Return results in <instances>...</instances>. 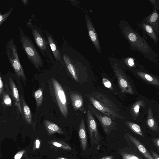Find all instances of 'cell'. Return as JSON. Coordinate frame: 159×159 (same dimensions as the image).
<instances>
[{"label": "cell", "mask_w": 159, "mask_h": 159, "mask_svg": "<svg viewBox=\"0 0 159 159\" xmlns=\"http://www.w3.org/2000/svg\"><path fill=\"white\" fill-rule=\"evenodd\" d=\"M79 135L81 146L84 151L86 150L87 145V139L83 118L81 120L79 125Z\"/></svg>", "instance_id": "obj_16"}, {"label": "cell", "mask_w": 159, "mask_h": 159, "mask_svg": "<svg viewBox=\"0 0 159 159\" xmlns=\"http://www.w3.org/2000/svg\"><path fill=\"white\" fill-rule=\"evenodd\" d=\"M121 33L128 41L130 49L140 53L146 58L156 65L159 64L158 54L153 50L145 38L134 30L125 20L118 23Z\"/></svg>", "instance_id": "obj_1"}, {"label": "cell", "mask_w": 159, "mask_h": 159, "mask_svg": "<svg viewBox=\"0 0 159 159\" xmlns=\"http://www.w3.org/2000/svg\"><path fill=\"white\" fill-rule=\"evenodd\" d=\"M4 92L3 83L2 78L0 76V97L2 95Z\"/></svg>", "instance_id": "obj_34"}, {"label": "cell", "mask_w": 159, "mask_h": 159, "mask_svg": "<svg viewBox=\"0 0 159 159\" xmlns=\"http://www.w3.org/2000/svg\"><path fill=\"white\" fill-rule=\"evenodd\" d=\"M137 25L142 30L143 33L150 38L155 45L157 46L159 40V35L153 28L148 23L143 20L139 23H137Z\"/></svg>", "instance_id": "obj_12"}, {"label": "cell", "mask_w": 159, "mask_h": 159, "mask_svg": "<svg viewBox=\"0 0 159 159\" xmlns=\"http://www.w3.org/2000/svg\"><path fill=\"white\" fill-rule=\"evenodd\" d=\"M21 1L23 3L25 6L27 5L28 1L27 0H21Z\"/></svg>", "instance_id": "obj_39"}, {"label": "cell", "mask_w": 159, "mask_h": 159, "mask_svg": "<svg viewBox=\"0 0 159 159\" xmlns=\"http://www.w3.org/2000/svg\"><path fill=\"white\" fill-rule=\"evenodd\" d=\"M47 38L49 45L55 59L61 61V54L53 38L50 35H47Z\"/></svg>", "instance_id": "obj_22"}, {"label": "cell", "mask_w": 159, "mask_h": 159, "mask_svg": "<svg viewBox=\"0 0 159 159\" xmlns=\"http://www.w3.org/2000/svg\"><path fill=\"white\" fill-rule=\"evenodd\" d=\"M49 143L53 146L66 150L69 151L71 149L70 147L65 142L60 140H52Z\"/></svg>", "instance_id": "obj_26"}, {"label": "cell", "mask_w": 159, "mask_h": 159, "mask_svg": "<svg viewBox=\"0 0 159 159\" xmlns=\"http://www.w3.org/2000/svg\"><path fill=\"white\" fill-rule=\"evenodd\" d=\"M70 98L72 107L75 111L81 109L84 106V100L82 96L80 94L71 93Z\"/></svg>", "instance_id": "obj_20"}, {"label": "cell", "mask_w": 159, "mask_h": 159, "mask_svg": "<svg viewBox=\"0 0 159 159\" xmlns=\"http://www.w3.org/2000/svg\"><path fill=\"white\" fill-rule=\"evenodd\" d=\"M13 7H11L5 14H2L0 12V26L7 19L13 10Z\"/></svg>", "instance_id": "obj_28"}, {"label": "cell", "mask_w": 159, "mask_h": 159, "mask_svg": "<svg viewBox=\"0 0 159 159\" xmlns=\"http://www.w3.org/2000/svg\"><path fill=\"white\" fill-rule=\"evenodd\" d=\"M145 105V102L143 100L139 99L132 105L130 108V112L134 120H135L138 116L140 108L144 107Z\"/></svg>", "instance_id": "obj_21"}, {"label": "cell", "mask_w": 159, "mask_h": 159, "mask_svg": "<svg viewBox=\"0 0 159 159\" xmlns=\"http://www.w3.org/2000/svg\"><path fill=\"white\" fill-rule=\"evenodd\" d=\"M6 54L16 75L24 80L26 77L18 56L17 48L13 38H11L6 44Z\"/></svg>", "instance_id": "obj_4"}, {"label": "cell", "mask_w": 159, "mask_h": 159, "mask_svg": "<svg viewBox=\"0 0 159 159\" xmlns=\"http://www.w3.org/2000/svg\"><path fill=\"white\" fill-rule=\"evenodd\" d=\"M89 110L101 123L105 133L109 134L112 129H115L116 123L108 116L101 112L89 104Z\"/></svg>", "instance_id": "obj_8"}, {"label": "cell", "mask_w": 159, "mask_h": 159, "mask_svg": "<svg viewBox=\"0 0 159 159\" xmlns=\"http://www.w3.org/2000/svg\"><path fill=\"white\" fill-rule=\"evenodd\" d=\"M119 63H122L131 70L137 68L139 65L136 62L135 60L130 57H124L119 60Z\"/></svg>", "instance_id": "obj_24"}, {"label": "cell", "mask_w": 159, "mask_h": 159, "mask_svg": "<svg viewBox=\"0 0 159 159\" xmlns=\"http://www.w3.org/2000/svg\"><path fill=\"white\" fill-rule=\"evenodd\" d=\"M24 152L25 151L22 150L17 153L15 156L14 159H20Z\"/></svg>", "instance_id": "obj_35"}, {"label": "cell", "mask_w": 159, "mask_h": 159, "mask_svg": "<svg viewBox=\"0 0 159 159\" xmlns=\"http://www.w3.org/2000/svg\"><path fill=\"white\" fill-rule=\"evenodd\" d=\"M57 159H69L64 158V157H59L57 158Z\"/></svg>", "instance_id": "obj_40"}, {"label": "cell", "mask_w": 159, "mask_h": 159, "mask_svg": "<svg viewBox=\"0 0 159 159\" xmlns=\"http://www.w3.org/2000/svg\"><path fill=\"white\" fill-rule=\"evenodd\" d=\"M127 134L129 140L147 159H154L150 153L140 141L130 134Z\"/></svg>", "instance_id": "obj_15"}, {"label": "cell", "mask_w": 159, "mask_h": 159, "mask_svg": "<svg viewBox=\"0 0 159 159\" xmlns=\"http://www.w3.org/2000/svg\"><path fill=\"white\" fill-rule=\"evenodd\" d=\"M123 159H141L138 156L133 154L128 153H123L122 154Z\"/></svg>", "instance_id": "obj_30"}, {"label": "cell", "mask_w": 159, "mask_h": 159, "mask_svg": "<svg viewBox=\"0 0 159 159\" xmlns=\"http://www.w3.org/2000/svg\"><path fill=\"white\" fill-rule=\"evenodd\" d=\"M110 62L116 77L119 86L123 93L135 95L133 87L128 76L116 60L113 57L110 59Z\"/></svg>", "instance_id": "obj_5"}, {"label": "cell", "mask_w": 159, "mask_h": 159, "mask_svg": "<svg viewBox=\"0 0 159 159\" xmlns=\"http://www.w3.org/2000/svg\"><path fill=\"white\" fill-rule=\"evenodd\" d=\"M146 124L151 130L157 133L159 130V126L157 122L154 117L152 109L149 107L148 109L146 120Z\"/></svg>", "instance_id": "obj_17"}, {"label": "cell", "mask_w": 159, "mask_h": 159, "mask_svg": "<svg viewBox=\"0 0 159 159\" xmlns=\"http://www.w3.org/2000/svg\"><path fill=\"white\" fill-rule=\"evenodd\" d=\"M114 157L113 156H104L100 159H113Z\"/></svg>", "instance_id": "obj_38"}, {"label": "cell", "mask_w": 159, "mask_h": 159, "mask_svg": "<svg viewBox=\"0 0 159 159\" xmlns=\"http://www.w3.org/2000/svg\"><path fill=\"white\" fill-rule=\"evenodd\" d=\"M20 40L23 49L30 61L39 70L43 66L42 59L30 38L25 35L20 25L19 27Z\"/></svg>", "instance_id": "obj_3"}, {"label": "cell", "mask_w": 159, "mask_h": 159, "mask_svg": "<svg viewBox=\"0 0 159 159\" xmlns=\"http://www.w3.org/2000/svg\"><path fill=\"white\" fill-rule=\"evenodd\" d=\"M152 141L157 148L158 150H159V138L158 137L157 138H153L152 139Z\"/></svg>", "instance_id": "obj_33"}, {"label": "cell", "mask_w": 159, "mask_h": 159, "mask_svg": "<svg viewBox=\"0 0 159 159\" xmlns=\"http://www.w3.org/2000/svg\"><path fill=\"white\" fill-rule=\"evenodd\" d=\"M23 117L26 122L29 124L32 123V114L30 107L25 102L23 97L20 98Z\"/></svg>", "instance_id": "obj_18"}, {"label": "cell", "mask_w": 159, "mask_h": 159, "mask_svg": "<svg viewBox=\"0 0 159 159\" xmlns=\"http://www.w3.org/2000/svg\"><path fill=\"white\" fill-rule=\"evenodd\" d=\"M142 20L149 25L159 35V15L157 10L153 9L152 13Z\"/></svg>", "instance_id": "obj_13"}, {"label": "cell", "mask_w": 159, "mask_h": 159, "mask_svg": "<svg viewBox=\"0 0 159 159\" xmlns=\"http://www.w3.org/2000/svg\"><path fill=\"white\" fill-rule=\"evenodd\" d=\"M34 97L36 100L37 108L41 106L42 104L43 99V88L40 87L34 93Z\"/></svg>", "instance_id": "obj_25"}, {"label": "cell", "mask_w": 159, "mask_h": 159, "mask_svg": "<svg viewBox=\"0 0 159 159\" xmlns=\"http://www.w3.org/2000/svg\"><path fill=\"white\" fill-rule=\"evenodd\" d=\"M9 80L11 93L14 104L20 113L22 115L20 98L18 89L13 80L11 78H9Z\"/></svg>", "instance_id": "obj_14"}, {"label": "cell", "mask_w": 159, "mask_h": 159, "mask_svg": "<svg viewBox=\"0 0 159 159\" xmlns=\"http://www.w3.org/2000/svg\"><path fill=\"white\" fill-rule=\"evenodd\" d=\"M2 102L7 106H11L12 104L11 99L9 95L5 92L2 95Z\"/></svg>", "instance_id": "obj_29"}, {"label": "cell", "mask_w": 159, "mask_h": 159, "mask_svg": "<svg viewBox=\"0 0 159 159\" xmlns=\"http://www.w3.org/2000/svg\"><path fill=\"white\" fill-rule=\"evenodd\" d=\"M149 1L152 6L153 9L157 11L159 9V0H150Z\"/></svg>", "instance_id": "obj_32"}, {"label": "cell", "mask_w": 159, "mask_h": 159, "mask_svg": "<svg viewBox=\"0 0 159 159\" xmlns=\"http://www.w3.org/2000/svg\"><path fill=\"white\" fill-rule=\"evenodd\" d=\"M93 95L89 96V98L93 106L98 111L113 120L125 119L120 114L115 104L106 95L98 92L94 93Z\"/></svg>", "instance_id": "obj_2"}, {"label": "cell", "mask_w": 159, "mask_h": 159, "mask_svg": "<svg viewBox=\"0 0 159 159\" xmlns=\"http://www.w3.org/2000/svg\"><path fill=\"white\" fill-rule=\"evenodd\" d=\"M86 117L91 144L93 145H97L99 142L100 137L95 120L89 110H88L87 112Z\"/></svg>", "instance_id": "obj_9"}, {"label": "cell", "mask_w": 159, "mask_h": 159, "mask_svg": "<svg viewBox=\"0 0 159 159\" xmlns=\"http://www.w3.org/2000/svg\"><path fill=\"white\" fill-rule=\"evenodd\" d=\"M85 17L88 34L94 46L99 53H101V48L97 34L95 30L91 18L87 14H85Z\"/></svg>", "instance_id": "obj_11"}, {"label": "cell", "mask_w": 159, "mask_h": 159, "mask_svg": "<svg viewBox=\"0 0 159 159\" xmlns=\"http://www.w3.org/2000/svg\"><path fill=\"white\" fill-rule=\"evenodd\" d=\"M43 124L46 130L50 135L56 133L60 134H63L64 133L63 130L57 125L49 120H45Z\"/></svg>", "instance_id": "obj_19"}, {"label": "cell", "mask_w": 159, "mask_h": 159, "mask_svg": "<svg viewBox=\"0 0 159 159\" xmlns=\"http://www.w3.org/2000/svg\"><path fill=\"white\" fill-rule=\"evenodd\" d=\"M26 23L28 26L31 29L34 40L42 54L45 57L47 55L48 57H51L50 55L51 54L47 51L49 49L48 42L46 40L36 26L34 25L30 20Z\"/></svg>", "instance_id": "obj_7"}, {"label": "cell", "mask_w": 159, "mask_h": 159, "mask_svg": "<svg viewBox=\"0 0 159 159\" xmlns=\"http://www.w3.org/2000/svg\"><path fill=\"white\" fill-rule=\"evenodd\" d=\"M54 93L60 111L65 118L68 115L67 100L64 90L59 83L54 78L52 80Z\"/></svg>", "instance_id": "obj_6"}, {"label": "cell", "mask_w": 159, "mask_h": 159, "mask_svg": "<svg viewBox=\"0 0 159 159\" xmlns=\"http://www.w3.org/2000/svg\"><path fill=\"white\" fill-rule=\"evenodd\" d=\"M132 72L142 80L154 86H159L157 78L152 74L147 72L142 65H139L137 68L131 70Z\"/></svg>", "instance_id": "obj_10"}, {"label": "cell", "mask_w": 159, "mask_h": 159, "mask_svg": "<svg viewBox=\"0 0 159 159\" xmlns=\"http://www.w3.org/2000/svg\"><path fill=\"white\" fill-rule=\"evenodd\" d=\"M102 82L105 87L111 90L113 89L111 83L108 79L103 78L102 79Z\"/></svg>", "instance_id": "obj_31"}, {"label": "cell", "mask_w": 159, "mask_h": 159, "mask_svg": "<svg viewBox=\"0 0 159 159\" xmlns=\"http://www.w3.org/2000/svg\"><path fill=\"white\" fill-rule=\"evenodd\" d=\"M125 123L134 132L139 135L142 137H144V136L139 125L131 121H126Z\"/></svg>", "instance_id": "obj_27"}, {"label": "cell", "mask_w": 159, "mask_h": 159, "mask_svg": "<svg viewBox=\"0 0 159 159\" xmlns=\"http://www.w3.org/2000/svg\"><path fill=\"white\" fill-rule=\"evenodd\" d=\"M63 59L69 72L72 77L76 81H78L79 80L75 69L69 58L67 55L64 54L63 57Z\"/></svg>", "instance_id": "obj_23"}, {"label": "cell", "mask_w": 159, "mask_h": 159, "mask_svg": "<svg viewBox=\"0 0 159 159\" xmlns=\"http://www.w3.org/2000/svg\"><path fill=\"white\" fill-rule=\"evenodd\" d=\"M150 152L154 159H159V156L158 153L152 150L150 151Z\"/></svg>", "instance_id": "obj_36"}, {"label": "cell", "mask_w": 159, "mask_h": 159, "mask_svg": "<svg viewBox=\"0 0 159 159\" xmlns=\"http://www.w3.org/2000/svg\"><path fill=\"white\" fill-rule=\"evenodd\" d=\"M40 141L38 139L36 140L35 141V148L36 149H39L40 146Z\"/></svg>", "instance_id": "obj_37"}]
</instances>
